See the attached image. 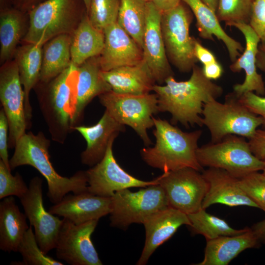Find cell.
Wrapping results in <instances>:
<instances>
[{
  "label": "cell",
  "mask_w": 265,
  "mask_h": 265,
  "mask_svg": "<svg viewBox=\"0 0 265 265\" xmlns=\"http://www.w3.org/2000/svg\"><path fill=\"white\" fill-rule=\"evenodd\" d=\"M164 83L155 84L153 89L158 97L159 111L170 113L172 124L180 123L186 128L202 126L204 104L217 100L223 92V88L207 78L202 68L196 65L188 80L178 81L172 76Z\"/></svg>",
  "instance_id": "obj_1"
},
{
  "label": "cell",
  "mask_w": 265,
  "mask_h": 265,
  "mask_svg": "<svg viewBox=\"0 0 265 265\" xmlns=\"http://www.w3.org/2000/svg\"><path fill=\"white\" fill-rule=\"evenodd\" d=\"M50 144L42 132L37 134L26 132L17 142L9 165L11 170L25 165L37 169L46 179L47 196L55 204L69 192L79 194L87 191L88 182L86 171H77L69 178L59 175L50 160Z\"/></svg>",
  "instance_id": "obj_2"
},
{
  "label": "cell",
  "mask_w": 265,
  "mask_h": 265,
  "mask_svg": "<svg viewBox=\"0 0 265 265\" xmlns=\"http://www.w3.org/2000/svg\"><path fill=\"white\" fill-rule=\"evenodd\" d=\"M156 143L140 150L143 161L163 172L191 167L202 172L196 156L202 131L185 132L166 120L153 117Z\"/></svg>",
  "instance_id": "obj_3"
},
{
  "label": "cell",
  "mask_w": 265,
  "mask_h": 265,
  "mask_svg": "<svg viewBox=\"0 0 265 265\" xmlns=\"http://www.w3.org/2000/svg\"><path fill=\"white\" fill-rule=\"evenodd\" d=\"M87 12L83 0H45L28 12L25 43L43 46L61 34H72Z\"/></svg>",
  "instance_id": "obj_4"
},
{
  "label": "cell",
  "mask_w": 265,
  "mask_h": 265,
  "mask_svg": "<svg viewBox=\"0 0 265 265\" xmlns=\"http://www.w3.org/2000/svg\"><path fill=\"white\" fill-rule=\"evenodd\" d=\"M78 77V66L71 63L61 74L45 83L44 94L40 99L41 108L52 138L56 141H64L75 127Z\"/></svg>",
  "instance_id": "obj_5"
},
{
  "label": "cell",
  "mask_w": 265,
  "mask_h": 265,
  "mask_svg": "<svg viewBox=\"0 0 265 265\" xmlns=\"http://www.w3.org/2000/svg\"><path fill=\"white\" fill-rule=\"evenodd\" d=\"M202 115L203 125L209 130L212 143L230 134L249 139L263 124L262 118L243 105L233 92L225 96L224 103L215 99L205 103Z\"/></svg>",
  "instance_id": "obj_6"
},
{
  "label": "cell",
  "mask_w": 265,
  "mask_h": 265,
  "mask_svg": "<svg viewBox=\"0 0 265 265\" xmlns=\"http://www.w3.org/2000/svg\"><path fill=\"white\" fill-rule=\"evenodd\" d=\"M196 156L204 167L223 169L234 177L240 179L257 171H262L265 162L252 152L248 141L235 134L226 136L221 141L198 147Z\"/></svg>",
  "instance_id": "obj_7"
},
{
  "label": "cell",
  "mask_w": 265,
  "mask_h": 265,
  "mask_svg": "<svg viewBox=\"0 0 265 265\" xmlns=\"http://www.w3.org/2000/svg\"><path fill=\"white\" fill-rule=\"evenodd\" d=\"M98 97L111 116L120 124L132 128L145 146L153 144L147 130L154 127L153 115L159 112L155 93L132 95L111 90Z\"/></svg>",
  "instance_id": "obj_8"
},
{
  "label": "cell",
  "mask_w": 265,
  "mask_h": 265,
  "mask_svg": "<svg viewBox=\"0 0 265 265\" xmlns=\"http://www.w3.org/2000/svg\"><path fill=\"white\" fill-rule=\"evenodd\" d=\"M182 1L175 7L162 12L161 29L169 62L182 73H188L198 60L194 53V37L189 34L193 13Z\"/></svg>",
  "instance_id": "obj_9"
},
{
  "label": "cell",
  "mask_w": 265,
  "mask_h": 265,
  "mask_svg": "<svg viewBox=\"0 0 265 265\" xmlns=\"http://www.w3.org/2000/svg\"><path fill=\"white\" fill-rule=\"evenodd\" d=\"M110 225L125 230L133 223L142 224L157 211L169 206L165 192L159 185L143 187L135 192L125 189L111 197Z\"/></svg>",
  "instance_id": "obj_10"
},
{
  "label": "cell",
  "mask_w": 265,
  "mask_h": 265,
  "mask_svg": "<svg viewBox=\"0 0 265 265\" xmlns=\"http://www.w3.org/2000/svg\"><path fill=\"white\" fill-rule=\"evenodd\" d=\"M159 177L169 206L187 215L202 208L208 184L200 171L185 167L163 172Z\"/></svg>",
  "instance_id": "obj_11"
},
{
  "label": "cell",
  "mask_w": 265,
  "mask_h": 265,
  "mask_svg": "<svg viewBox=\"0 0 265 265\" xmlns=\"http://www.w3.org/2000/svg\"><path fill=\"white\" fill-rule=\"evenodd\" d=\"M98 221L76 224L63 218L55 248L56 257L71 265H102L91 238Z\"/></svg>",
  "instance_id": "obj_12"
},
{
  "label": "cell",
  "mask_w": 265,
  "mask_h": 265,
  "mask_svg": "<svg viewBox=\"0 0 265 265\" xmlns=\"http://www.w3.org/2000/svg\"><path fill=\"white\" fill-rule=\"evenodd\" d=\"M16 61L10 60L0 69V99L9 127L8 145L15 147L28 125L25 107V93Z\"/></svg>",
  "instance_id": "obj_13"
},
{
  "label": "cell",
  "mask_w": 265,
  "mask_h": 265,
  "mask_svg": "<svg viewBox=\"0 0 265 265\" xmlns=\"http://www.w3.org/2000/svg\"><path fill=\"white\" fill-rule=\"evenodd\" d=\"M115 139L109 143L106 154L97 164L86 171L87 191L105 197H111L116 191L131 187H145L159 183V177L152 181L139 180L124 170L118 163L113 153Z\"/></svg>",
  "instance_id": "obj_14"
},
{
  "label": "cell",
  "mask_w": 265,
  "mask_h": 265,
  "mask_svg": "<svg viewBox=\"0 0 265 265\" xmlns=\"http://www.w3.org/2000/svg\"><path fill=\"white\" fill-rule=\"evenodd\" d=\"M42 185L40 178H33L30 181L28 191L20 200L30 225L33 227L39 246L43 253L47 254L55 248L63 219L61 220L45 210Z\"/></svg>",
  "instance_id": "obj_15"
},
{
  "label": "cell",
  "mask_w": 265,
  "mask_h": 265,
  "mask_svg": "<svg viewBox=\"0 0 265 265\" xmlns=\"http://www.w3.org/2000/svg\"><path fill=\"white\" fill-rule=\"evenodd\" d=\"M162 12L152 1L147 2V17L143 38V61L156 82L162 84L174 76L167 56L161 29Z\"/></svg>",
  "instance_id": "obj_16"
},
{
  "label": "cell",
  "mask_w": 265,
  "mask_h": 265,
  "mask_svg": "<svg viewBox=\"0 0 265 265\" xmlns=\"http://www.w3.org/2000/svg\"><path fill=\"white\" fill-rule=\"evenodd\" d=\"M228 26L238 29L243 35L245 40L243 53L230 66V69L233 72L239 73L243 70L245 74L244 81L235 84L233 92L237 97L248 92L265 96L264 80L262 75L258 73L256 65L257 55L260 44L259 36L248 24L234 23Z\"/></svg>",
  "instance_id": "obj_17"
},
{
  "label": "cell",
  "mask_w": 265,
  "mask_h": 265,
  "mask_svg": "<svg viewBox=\"0 0 265 265\" xmlns=\"http://www.w3.org/2000/svg\"><path fill=\"white\" fill-rule=\"evenodd\" d=\"M142 224L145 241L137 265H146L150 257L161 244L170 238L182 225L190 226L187 215L168 206L147 217Z\"/></svg>",
  "instance_id": "obj_18"
},
{
  "label": "cell",
  "mask_w": 265,
  "mask_h": 265,
  "mask_svg": "<svg viewBox=\"0 0 265 265\" xmlns=\"http://www.w3.org/2000/svg\"><path fill=\"white\" fill-rule=\"evenodd\" d=\"M104 33V47L99 55L102 71L136 65L143 60L142 48L117 22L106 27Z\"/></svg>",
  "instance_id": "obj_19"
},
{
  "label": "cell",
  "mask_w": 265,
  "mask_h": 265,
  "mask_svg": "<svg viewBox=\"0 0 265 265\" xmlns=\"http://www.w3.org/2000/svg\"><path fill=\"white\" fill-rule=\"evenodd\" d=\"M111 207V197L94 195L86 191L66 195L48 211L76 224H80L90 220H99L110 214Z\"/></svg>",
  "instance_id": "obj_20"
},
{
  "label": "cell",
  "mask_w": 265,
  "mask_h": 265,
  "mask_svg": "<svg viewBox=\"0 0 265 265\" xmlns=\"http://www.w3.org/2000/svg\"><path fill=\"white\" fill-rule=\"evenodd\" d=\"M208 184V189L202 202V209H206L215 204L230 207L246 206L258 208L241 189L238 179L226 171L208 167L202 172Z\"/></svg>",
  "instance_id": "obj_21"
},
{
  "label": "cell",
  "mask_w": 265,
  "mask_h": 265,
  "mask_svg": "<svg viewBox=\"0 0 265 265\" xmlns=\"http://www.w3.org/2000/svg\"><path fill=\"white\" fill-rule=\"evenodd\" d=\"M74 130L79 132L86 141L87 146L80 154V160L82 164L91 167L103 159L110 142L125 131V126L117 122L105 110L94 125L76 126Z\"/></svg>",
  "instance_id": "obj_22"
},
{
  "label": "cell",
  "mask_w": 265,
  "mask_h": 265,
  "mask_svg": "<svg viewBox=\"0 0 265 265\" xmlns=\"http://www.w3.org/2000/svg\"><path fill=\"white\" fill-rule=\"evenodd\" d=\"M111 90L119 94L143 95L153 91L156 81L145 62L102 71Z\"/></svg>",
  "instance_id": "obj_23"
},
{
  "label": "cell",
  "mask_w": 265,
  "mask_h": 265,
  "mask_svg": "<svg viewBox=\"0 0 265 265\" xmlns=\"http://www.w3.org/2000/svg\"><path fill=\"white\" fill-rule=\"evenodd\" d=\"M260 241L251 228L240 234L207 240L203 261L196 265H227L244 250L258 247Z\"/></svg>",
  "instance_id": "obj_24"
},
{
  "label": "cell",
  "mask_w": 265,
  "mask_h": 265,
  "mask_svg": "<svg viewBox=\"0 0 265 265\" xmlns=\"http://www.w3.org/2000/svg\"><path fill=\"white\" fill-rule=\"evenodd\" d=\"M78 70L75 127L86 106L95 97L111 90L110 86L103 77L99 55L87 60L78 66Z\"/></svg>",
  "instance_id": "obj_25"
},
{
  "label": "cell",
  "mask_w": 265,
  "mask_h": 265,
  "mask_svg": "<svg viewBox=\"0 0 265 265\" xmlns=\"http://www.w3.org/2000/svg\"><path fill=\"white\" fill-rule=\"evenodd\" d=\"M190 9L196 20V27L201 38L214 41L213 36L224 44L233 63L244 50L241 44L230 36L222 28L216 12L201 0H182Z\"/></svg>",
  "instance_id": "obj_26"
},
{
  "label": "cell",
  "mask_w": 265,
  "mask_h": 265,
  "mask_svg": "<svg viewBox=\"0 0 265 265\" xmlns=\"http://www.w3.org/2000/svg\"><path fill=\"white\" fill-rule=\"evenodd\" d=\"M13 196L0 203V249L10 253L17 252L19 245L29 227Z\"/></svg>",
  "instance_id": "obj_27"
},
{
  "label": "cell",
  "mask_w": 265,
  "mask_h": 265,
  "mask_svg": "<svg viewBox=\"0 0 265 265\" xmlns=\"http://www.w3.org/2000/svg\"><path fill=\"white\" fill-rule=\"evenodd\" d=\"M42 49V46L25 43L17 48L13 56L18 66L20 79L25 93V107L28 125L31 116L29 94L31 89L39 80Z\"/></svg>",
  "instance_id": "obj_28"
},
{
  "label": "cell",
  "mask_w": 265,
  "mask_h": 265,
  "mask_svg": "<svg viewBox=\"0 0 265 265\" xmlns=\"http://www.w3.org/2000/svg\"><path fill=\"white\" fill-rule=\"evenodd\" d=\"M28 13L13 6L0 8V62L2 64L11 60L17 45L26 34Z\"/></svg>",
  "instance_id": "obj_29"
},
{
  "label": "cell",
  "mask_w": 265,
  "mask_h": 265,
  "mask_svg": "<svg viewBox=\"0 0 265 265\" xmlns=\"http://www.w3.org/2000/svg\"><path fill=\"white\" fill-rule=\"evenodd\" d=\"M105 44V35L90 22L87 12L71 34V63L79 66L88 59L99 56Z\"/></svg>",
  "instance_id": "obj_30"
},
{
  "label": "cell",
  "mask_w": 265,
  "mask_h": 265,
  "mask_svg": "<svg viewBox=\"0 0 265 265\" xmlns=\"http://www.w3.org/2000/svg\"><path fill=\"white\" fill-rule=\"evenodd\" d=\"M71 35L63 34L48 42L42 49L41 83H48L66 69L71 63Z\"/></svg>",
  "instance_id": "obj_31"
},
{
  "label": "cell",
  "mask_w": 265,
  "mask_h": 265,
  "mask_svg": "<svg viewBox=\"0 0 265 265\" xmlns=\"http://www.w3.org/2000/svg\"><path fill=\"white\" fill-rule=\"evenodd\" d=\"M145 0H120L117 22L142 49L147 17Z\"/></svg>",
  "instance_id": "obj_32"
},
{
  "label": "cell",
  "mask_w": 265,
  "mask_h": 265,
  "mask_svg": "<svg viewBox=\"0 0 265 265\" xmlns=\"http://www.w3.org/2000/svg\"><path fill=\"white\" fill-rule=\"evenodd\" d=\"M187 216L190 221L189 227L192 233L203 235L207 240L221 236L238 235L248 229H234L224 219L208 213L202 208L196 212L187 214Z\"/></svg>",
  "instance_id": "obj_33"
},
{
  "label": "cell",
  "mask_w": 265,
  "mask_h": 265,
  "mask_svg": "<svg viewBox=\"0 0 265 265\" xmlns=\"http://www.w3.org/2000/svg\"><path fill=\"white\" fill-rule=\"evenodd\" d=\"M32 226L30 225L24 235L18 248L22 261L16 265H63L61 262L45 254L39 246Z\"/></svg>",
  "instance_id": "obj_34"
},
{
  "label": "cell",
  "mask_w": 265,
  "mask_h": 265,
  "mask_svg": "<svg viewBox=\"0 0 265 265\" xmlns=\"http://www.w3.org/2000/svg\"><path fill=\"white\" fill-rule=\"evenodd\" d=\"M255 0H218L216 14L226 26L234 23H249Z\"/></svg>",
  "instance_id": "obj_35"
},
{
  "label": "cell",
  "mask_w": 265,
  "mask_h": 265,
  "mask_svg": "<svg viewBox=\"0 0 265 265\" xmlns=\"http://www.w3.org/2000/svg\"><path fill=\"white\" fill-rule=\"evenodd\" d=\"M120 0H91L87 13L89 19L97 29L103 31L117 22Z\"/></svg>",
  "instance_id": "obj_36"
},
{
  "label": "cell",
  "mask_w": 265,
  "mask_h": 265,
  "mask_svg": "<svg viewBox=\"0 0 265 265\" xmlns=\"http://www.w3.org/2000/svg\"><path fill=\"white\" fill-rule=\"evenodd\" d=\"M27 186L21 175L17 172L14 176L11 173L3 162L0 160V199L16 196L19 198L28 191Z\"/></svg>",
  "instance_id": "obj_37"
},
{
  "label": "cell",
  "mask_w": 265,
  "mask_h": 265,
  "mask_svg": "<svg viewBox=\"0 0 265 265\" xmlns=\"http://www.w3.org/2000/svg\"><path fill=\"white\" fill-rule=\"evenodd\" d=\"M239 185L246 195L265 212V177L259 171L238 179Z\"/></svg>",
  "instance_id": "obj_38"
},
{
  "label": "cell",
  "mask_w": 265,
  "mask_h": 265,
  "mask_svg": "<svg viewBox=\"0 0 265 265\" xmlns=\"http://www.w3.org/2000/svg\"><path fill=\"white\" fill-rule=\"evenodd\" d=\"M249 25L260 40V45L265 47V0H255Z\"/></svg>",
  "instance_id": "obj_39"
},
{
  "label": "cell",
  "mask_w": 265,
  "mask_h": 265,
  "mask_svg": "<svg viewBox=\"0 0 265 265\" xmlns=\"http://www.w3.org/2000/svg\"><path fill=\"white\" fill-rule=\"evenodd\" d=\"M238 97L243 105L262 118V126L265 129V96H260L253 92H248Z\"/></svg>",
  "instance_id": "obj_40"
},
{
  "label": "cell",
  "mask_w": 265,
  "mask_h": 265,
  "mask_svg": "<svg viewBox=\"0 0 265 265\" xmlns=\"http://www.w3.org/2000/svg\"><path fill=\"white\" fill-rule=\"evenodd\" d=\"M8 129H9L8 120L4 110L2 108L0 111V160L11 171L7 151L8 146L7 143Z\"/></svg>",
  "instance_id": "obj_41"
},
{
  "label": "cell",
  "mask_w": 265,
  "mask_h": 265,
  "mask_svg": "<svg viewBox=\"0 0 265 265\" xmlns=\"http://www.w3.org/2000/svg\"><path fill=\"white\" fill-rule=\"evenodd\" d=\"M252 153L259 159H265V129H258L252 137L248 139Z\"/></svg>",
  "instance_id": "obj_42"
},
{
  "label": "cell",
  "mask_w": 265,
  "mask_h": 265,
  "mask_svg": "<svg viewBox=\"0 0 265 265\" xmlns=\"http://www.w3.org/2000/svg\"><path fill=\"white\" fill-rule=\"evenodd\" d=\"M194 53L197 60L203 65L217 61L214 54L208 49L203 46L195 38H194Z\"/></svg>",
  "instance_id": "obj_43"
},
{
  "label": "cell",
  "mask_w": 265,
  "mask_h": 265,
  "mask_svg": "<svg viewBox=\"0 0 265 265\" xmlns=\"http://www.w3.org/2000/svg\"><path fill=\"white\" fill-rule=\"evenodd\" d=\"M202 68L204 76L211 80L219 79L223 73V67L217 61L203 65Z\"/></svg>",
  "instance_id": "obj_44"
},
{
  "label": "cell",
  "mask_w": 265,
  "mask_h": 265,
  "mask_svg": "<svg viewBox=\"0 0 265 265\" xmlns=\"http://www.w3.org/2000/svg\"><path fill=\"white\" fill-rule=\"evenodd\" d=\"M12 5L23 12L28 13L32 8L45 0H9Z\"/></svg>",
  "instance_id": "obj_45"
},
{
  "label": "cell",
  "mask_w": 265,
  "mask_h": 265,
  "mask_svg": "<svg viewBox=\"0 0 265 265\" xmlns=\"http://www.w3.org/2000/svg\"><path fill=\"white\" fill-rule=\"evenodd\" d=\"M182 0H152L155 6L161 12L169 10L178 5Z\"/></svg>",
  "instance_id": "obj_46"
},
{
  "label": "cell",
  "mask_w": 265,
  "mask_h": 265,
  "mask_svg": "<svg viewBox=\"0 0 265 265\" xmlns=\"http://www.w3.org/2000/svg\"><path fill=\"white\" fill-rule=\"evenodd\" d=\"M251 229L260 242L265 244V219L255 224Z\"/></svg>",
  "instance_id": "obj_47"
},
{
  "label": "cell",
  "mask_w": 265,
  "mask_h": 265,
  "mask_svg": "<svg viewBox=\"0 0 265 265\" xmlns=\"http://www.w3.org/2000/svg\"><path fill=\"white\" fill-rule=\"evenodd\" d=\"M256 65L258 69L261 71L265 75V47L259 45V50L257 55Z\"/></svg>",
  "instance_id": "obj_48"
},
{
  "label": "cell",
  "mask_w": 265,
  "mask_h": 265,
  "mask_svg": "<svg viewBox=\"0 0 265 265\" xmlns=\"http://www.w3.org/2000/svg\"><path fill=\"white\" fill-rule=\"evenodd\" d=\"M202 2H203L205 4H206L207 6H208L210 8H211L212 10H213L214 12H216L217 7H218V0H201Z\"/></svg>",
  "instance_id": "obj_49"
},
{
  "label": "cell",
  "mask_w": 265,
  "mask_h": 265,
  "mask_svg": "<svg viewBox=\"0 0 265 265\" xmlns=\"http://www.w3.org/2000/svg\"><path fill=\"white\" fill-rule=\"evenodd\" d=\"M85 5L87 13H88L90 7L91 0H83Z\"/></svg>",
  "instance_id": "obj_50"
},
{
  "label": "cell",
  "mask_w": 265,
  "mask_h": 265,
  "mask_svg": "<svg viewBox=\"0 0 265 265\" xmlns=\"http://www.w3.org/2000/svg\"><path fill=\"white\" fill-rule=\"evenodd\" d=\"M264 162H265V165H264V168L262 170L263 171V173L262 174H263V175L265 177V159L264 160Z\"/></svg>",
  "instance_id": "obj_51"
},
{
  "label": "cell",
  "mask_w": 265,
  "mask_h": 265,
  "mask_svg": "<svg viewBox=\"0 0 265 265\" xmlns=\"http://www.w3.org/2000/svg\"><path fill=\"white\" fill-rule=\"evenodd\" d=\"M146 2L152 1V0H145Z\"/></svg>",
  "instance_id": "obj_52"
}]
</instances>
